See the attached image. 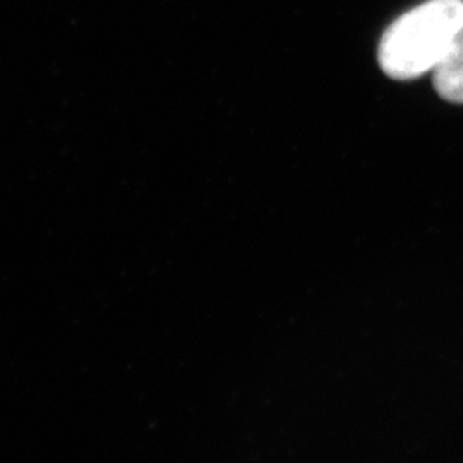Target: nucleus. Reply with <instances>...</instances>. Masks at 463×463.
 <instances>
[{
    "mask_svg": "<svg viewBox=\"0 0 463 463\" xmlns=\"http://www.w3.org/2000/svg\"><path fill=\"white\" fill-rule=\"evenodd\" d=\"M463 28V0H426L381 36L378 61L386 76L417 80L439 66Z\"/></svg>",
    "mask_w": 463,
    "mask_h": 463,
    "instance_id": "nucleus-1",
    "label": "nucleus"
},
{
    "mask_svg": "<svg viewBox=\"0 0 463 463\" xmlns=\"http://www.w3.org/2000/svg\"><path fill=\"white\" fill-rule=\"evenodd\" d=\"M432 72L438 95L451 103H463V28Z\"/></svg>",
    "mask_w": 463,
    "mask_h": 463,
    "instance_id": "nucleus-2",
    "label": "nucleus"
}]
</instances>
